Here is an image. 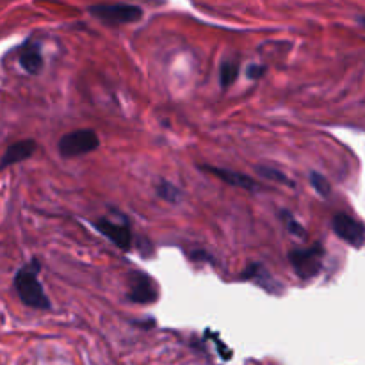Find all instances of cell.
<instances>
[{
	"label": "cell",
	"mask_w": 365,
	"mask_h": 365,
	"mask_svg": "<svg viewBox=\"0 0 365 365\" xmlns=\"http://www.w3.org/2000/svg\"><path fill=\"white\" fill-rule=\"evenodd\" d=\"M39 271L41 268H39L38 260H30L29 264L21 266L20 271L14 276V289H17L21 303L29 308L50 310L52 303L43 289L41 282H39Z\"/></svg>",
	"instance_id": "1"
},
{
	"label": "cell",
	"mask_w": 365,
	"mask_h": 365,
	"mask_svg": "<svg viewBox=\"0 0 365 365\" xmlns=\"http://www.w3.org/2000/svg\"><path fill=\"white\" fill-rule=\"evenodd\" d=\"M289 262L302 280H312L323 269L324 248L321 244H314L310 248H294L289 251Z\"/></svg>",
	"instance_id": "2"
},
{
	"label": "cell",
	"mask_w": 365,
	"mask_h": 365,
	"mask_svg": "<svg viewBox=\"0 0 365 365\" xmlns=\"http://www.w3.org/2000/svg\"><path fill=\"white\" fill-rule=\"evenodd\" d=\"M90 13L106 26L116 27L141 20L143 9L132 4H97L91 6Z\"/></svg>",
	"instance_id": "3"
},
{
	"label": "cell",
	"mask_w": 365,
	"mask_h": 365,
	"mask_svg": "<svg viewBox=\"0 0 365 365\" xmlns=\"http://www.w3.org/2000/svg\"><path fill=\"white\" fill-rule=\"evenodd\" d=\"M98 146H100V139H98L97 132L91 128H81V130H73L61 137L59 153L63 157L72 159L95 152Z\"/></svg>",
	"instance_id": "4"
},
{
	"label": "cell",
	"mask_w": 365,
	"mask_h": 365,
	"mask_svg": "<svg viewBox=\"0 0 365 365\" xmlns=\"http://www.w3.org/2000/svg\"><path fill=\"white\" fill-rule=\"evenodd\" d=\"M331 228L349 246L360 250L365 242V228L360 221L351 217L349 214L339 213L331 217Z\"/></svg>",
	"instance_id": "5"
},
{
	"label": "cell",
	"mask_w": 365,
	"mask_h": 365,
	"mask_svg": "<svg viewBox=\"0 0 365 365\" xmlns=\"http://www.w3.org/2000/svg\"><path fill=\"white\" fill-rule=\"evenodd\" d=\"M159 290L157 284L148 275L139 271H134L128 275V294L127 297L132 303H153L157 302Z\"/></svg>",
	"instance_id": "6"
},
{
	"label": "cell",
	"mask_w": 365,
	"mask_h": 365,
	"mask_svg": "<svg viewBox=\"0 0 365 365\" xmlns=\"http://www.w3.org/2000/svg\"><path fill=\"white\" fill-rule=\"evenodd\" d=\"M93 228L98 230L106 239H109L119 250L128 251L132 248V241L134 239H132V232L128 228V225L115 223V221L107 219V217H100V219H97L93 223Z\"/></svg>",
	"instance_id": "7"
},
{
	"label": "cell",
	"mask_w": 365,
	"mask_h": 365,
	"mask_svg": "<svg viewBox=\"0 0 365 365\" xmlns=\"http://www.w3.org/2000/svg\"><path fill=\"white\" fill-rule=\"evenodd\" d=\"M200 168H201V171H205V173H208V175H214L216 179L223 180V182L230 184V186L241 187V189H246V191H257V189H259V184L244 173L223 170V168H216V166L204 164V166H200Z\"/></svg>",
	"instance_id": "8"
},
{
	"label": "cell",
	"mask_w": 365,
	"mask_h": 365,
	"mask_svg": "<svg viewBox=\"0 0 365 365\" xmlns=\"http://www.w3.org/2000/svg\"><path fill=\"white\" fill-rule=\"evenodd\" d=\"M242 280H250L253 284H257L259 287H262L264 290H268L271 294H280L282 287L278 285V282L271 276V273L264 268L262 264H250L246 268V271L241 275Z\"/></svg>",
	"instance_id": "9"
},
{
	"label": "cell",
	"mask_w": 365,
	"mask_h": 365,
	"mask_svg": "<svg viewBox=\"0 0 365 365\" xmlns=\"http://www.w3.org/2000/svg\"><path fill=\"white\" fill-rule=\"evenodd\" d=\"M36 148H38V145H36L34 139H23L18 141V143H13V145L6 150L4 157L0 161V170L18 164V162L21 161H27V159L32 157V153L36 152Z\"/></svg>",
	"instance_id": "10"
},
{
	"label": "cell",
	"mask_w": 365,
	"mask_h": 365,
	"mask_svg": "<svg viewBox=\"0 0 365 365\" xmlns=\"http://www.w3.org/2000/svg\"><path fill=\"white\" fill-rule=\"evenodd\" d=\"M18 61H20L21 68L26 70L27 73H30V75H36V73L41 72V68H43L41 47H39L36 41L29 39V41H26V45L21 47L20 57H18Z\"/></svg>",
	"instance_id": "11"
},
{
	"label": "cell",
	"mask_w": 365,
	"mask_h": 365,
	"mask_svg": "<svg viewBox=\"0 0 365 365\" xmlns=\"http://www.w3.org/2000/svg\"><path fill=\"white\" fill-rule=\"evenodd\" d=\"M239 75V63L234 59H226L221 63L219 68V84L223 90L230 88V86L234 84L235 79Z\"/></svg>",
	"instance_id": "12"
},
{
	"label": "cell",
	"mask_w": 365,
	"mask_h": 365,
	"mask_svg": "<svg viewBox=\"0 0 365 365\" xmlns=\"http://www.w3.org/2000/svg\"><path fill=\"white\" fill-rule=\"evenodd\" d=\"M255 170H257V173L262 177V179L273 180V182H278V184H284V186H287V187H294L293 180H290L285 173H282L280 170H276V168H269V166H257Z\"/></svg>",
	"instance_id": "13"
},
{
	"label": "cell",
	"mask_w": 365,
	"mask_h": 365,
	"mask_svg": "<svg viewBox=\"0 0 365 365\" xmlns=\"http://www.w3.org/2000/svg\"><path fill=\"white\" fill-rule=\"evenodd\" d=\"M155 191H157V195L161 196L162 200L170 201V204H179L180 201V189L171 182H168V180H161L157 187H155Z\"/></svg>",
	"instance_id": "14"
},
{
	"label": "cell",
	"mask_w": 365,
	"mask_h": 365,
	"mask_svg": "<svg viewBox=\"0 0 365 365\" xmlns=\"http://www.w3.org/2000/svg\"><path fill=\"white\" fill-rule=\"evenodd\" d=\"M280 216L285 223V228L289 230V234H293L294 237H299V239L306 237V230L299 225V221H297L296 217L289 213V210H282Z\"/></svg>",
	"instance_id": "15"
},
{
	"label": "cell",
	"mask_w": 365,
	"mask_h": 365,
	"mask_svg": "<svg viewBox=\"0 0 365 365\" xmlns=\"http://www.w3.org/2000/svg\"><path fill=\"white\" fill-rule=\"evenodd\" d=\"M310 184L315 191H317L319 196H323V198H328V196H330L331 187L326 177H323V175L317 173V171H310Z\"/></svg>",
	"instance_id": "16"
},
{
	"label": "cell",
	"mask_w": 365,
	"mask_h": 365,
	"mask_svg": "<svg viewBox=\"0 0 365 365\" xmlns=\"http://www.w3.org/2000/svg\"><path fill=\"white\" fill-rule=\"evenodd\" d=\"M264 73H266V66H262V64H251L246 75L250 77L251 81H259V79H262Z\"/></svg>",
	"instance_id": "17"
},
{
	"label": "cell",
	"mask_w": 365,
	"mask_h": 365,
	"mask_svg": "<svg viewBox=\"0 0 365 365\" xmlns=\"http://www.w3.org/2000/svg\"><path fill=\"white\" fill-rule=\"evenodd\" d=\"M189 257H191L193 260H210V255L205 253V251H193Z\"/></svg>",
	"instance_id": "18"
}]
</instances>
